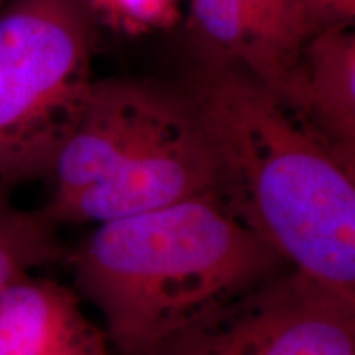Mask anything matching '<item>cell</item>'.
Segmentation results:
<instances>
[{"mask_svg":"<svg viewBox=\"0 0 355 355\" xmlns=\"http://www.w3.org/2000/svg\"><path fill=\"white\" fill-rule=\"evenodd\" d=\"M10 2V0H0V8H2L3 6H6V3H8Z\"/></svg>","mask_w":355,"mask_h":355,"instance_id":"obj_11","label":"cell"},{"mask_svg":"<svg viewBox=\"0 0 355 355\" xmlns=\"http://www.w3.org/2000/svg\"><path fill=\"white\" fill-rule=\"evenodd\" d=\"M56 227L43 209L15 206L10 188L0 184V290L43 266L64 263L68 248Z\"/></svg>","mask_w":355,"mask_h":355,"instance_id":"obj_9","label":"cell"},{"mask_svg":"<svg viewBox=\"0 0 355 355\" xmlns=\"http://www.w3.org/2000/svg\"><path fill=\"white\" fill-rule=\"evenodd\" d=\"M314 32L331 26H350L355 19V0H301Z\"/></svg>","mask_w":355,"mask_h":355,"instance_id":"obj_10","label":"cell"},{"mask_svg":"<svg viewBox=\"0 0 355 355\" xmlns=\"http://www.w3.org/2000/svg\"><path fill=\"white\" fill-rule=\"evenodd\" d=\"M92 55L89 0L0 8V184L51 176L94 86Z\"/></svg>","mask_w":355,"mask_h":355,"instance_id":"obj_4","label":"cell"},{"mask_svg":"<svg viewBox=\"0 0 355 355\" xmlns=\"http://www.w3.org/2000/svg\"><path fill=\"white\" fill-rule=\"evenodd\" d=\"M50 178L43 212L56 225L102 224L216 194L209 145L184 89L139 79H96Z\"/></svg>","mask_w":355,"mask_h":355,"instance_id":"obj_3","label":"cell"},{"mask_svg":"<svg viewBox=\"0 0 355 355\" xmlns=\"http://www.w3.org/2000/svg\"><path fill=\"white\" fill-rule=\"evenodd\" d=\"M64 263L119 355H146L291 268L214 196L97 224Z\"/></svg>","mask_w":355,"mask_h":355,"instance_id":"obj_2","label":"cell"},{"mask_svg":"<svg viewBox=\"0 0 355 355\" xmlns=\"http://www.w3.org/2000/svg\"><path fill=\"white\" fill-rule=\"evenodd\" d=\"M78 293L25 275L0 290V355H112Z\"/></svg>","mask_w":355,"mask_h":355,"instance_id":"obj_7","label":"cell"},{"mask_svg":"<svg viewBox=\"0 0 355 355\" xmlns=\"http://www.w3.org/2000/svg\"><path fill=\"white\" fill-rule=\"evenodd\" d=\"M184 92L216 199L298 272L355 301V170L270 89L198 63Z\"/></svg>","mask_w":355,"mask_h":355,"instance_id":"obj_1","label":"cell"},{"mask_svg":"<svg viewBox=\"0 0 355 355\" xmlns=\"http://www.w3.org/2000/svg\"><path fill=\"white\" fill-rule=\"evenodd\" d=\"M313 35L301 0H189L198 63L241 73L279 99Z\"/></svg>","mask_w":355,"mask_h":355,"instance_id":"obj_6","label":"cell"},{"mask_svg":"<svg viewBox=\"0 0 355 355\" xmlns=\"http://www.w3.org/2000/svg\"><path fill=\"white\" fill-rule=\"evenodd\" d=\"M146 355H355V301L291 266Z\"/></svg>","mask_w":355,"mask_h":355,"instance_id":"obj_5","label":"cell"},{"mask_svg":"<svg viewBox=\"0 0 355 355\" xmlns=\"http://www.w3.org/2000/svg\"><path fill=\"white\" fill-rule=\"evenodd\" d=\"M283 102L355 170V33L331 26L301 53Z\"/></svg>","mask_w":355,"mask_h":355,"instance_id":"obj_8","label":"cell"}]
</instances>
